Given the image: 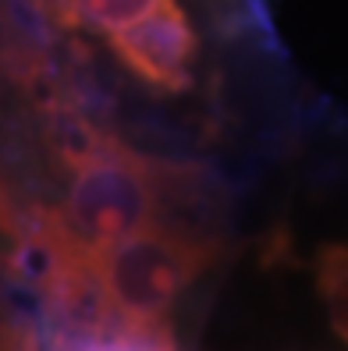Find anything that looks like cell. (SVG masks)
Masks as SVG:
<instances>
[{
  "label": "cell",
  "mask_w": 348,
  "mask_h": 351,
  "mask_svg": "<svg viewBox=\"0 0 348 351\" xmlns=\"http://www.w3.org/2000/svg\"><path fill=\"white\" fill-rule=\"evenodd\" d=\"M163 199V163L139 156L125 142L71 178L60 220L86 252L104 259L156 220Z\"/></svg>",
  "instance_id": "cell-1"
},
{
  "label": "cell",
  "mask_w": 348,
  "mask_h": 351,
  "mask_svg": "<svg viewBox=\"0 0 348 351\" xmlns=\"http://www.w3.org/2000/svg\"><path fill=\"white\" fill-rule=\"evenodd\" d=\"M217 259V241L150 223L104 256V280L121 316L167 319L174 302Z\"/></svg>",
  "instance_id": "cell-2"
},
{
  "label": "cell",
  "mask_w": 348,
  "mask_h": 351,
  "mask_svg": "<svg viewBox=\"0 0 348 351\" xmlns=\"http://www.w3.org/2000/svg\"><path fill=\"white\" fill-rule=\"evenodd\" d=\"M111 53L121 60V68L132 71L142 86L160 93H181L192 82V60H196V29L189 22L185 8L178 0L163 4L146 14L142 22L111 32L107 36Z\"/></svg>",
  "instance_id": "cell-3"
},
{
  "label": "cell",
  "mask_w": 348,
  "mask_h": 351,
  "mask_svg": "<svg viewBox=\"0 0 348 351\" xmlns=\"http://www.w3.org/2000/svg\"><path fill=\"white\" fill-rule=\"evenodd\" d=\"M43 117H47V146H50L54 160L71 174L93 167V163H100L121 146L111 132H104L96 121L75 110L68 99L50 96L43 107Z\"/></svg>",
  "instance_id": "cell-4"
},
{
  "label": "cell",
  "mask_w": 348,
  "mask_h": 351,
  "mask_svg": "<svg viewBox=\"0 0 348 351\" xmlns=\"http://www.w3.org/2000/svg\"><path fill=\"white\" fill-rule=\"evenodd\" d=\"M316 291L327 305L331 326L338 337L348 341V241L327 245L316 259Z\"/></svg>",
  "instance_id": "cell-5"
},
{
  "label": "cell",
  "mask_w": 348,
  "mask_h": 351,
  "mask_svg": "<svg viewBox=\"0 0 348 351\" xmlns=\"http://www.w3.org/2000/svg\"><path fill=\"white\" fill-rule=\"evenodd\" d=\"M163 0H82V14L86 22L111 32H121L135 22H142L146 14H153Z\"/></svg>",
  "instance_id": "cell-6"
},
{
  "label": "cell",
  "mask_w": 348,
  "mask_h": 351,
  "mask_svg": "<svg viewBox=\"0 0 348 351\" xmlns=\"http://www.w3.org/2000/svg\"><path fill=\"white\" fill-rule=\"evenodd\" d=\"M104 351H178L174 348V334L167 319H128L114 344H107Z\"/></svg>",
  "instance_id": "cell-7"
},
{
  "label": "cell",
  "mask_w": 348,
  "mask_h": 351,
  "mask_svg": "<svg viewBox=\"0 0 348 351\" xmlns=\"http://www.w3.org/2000/svg\"><path fill=\"white\" fill-rule=\"evenodd\" d=\"M32 8L39 11V18L60 32H78L86 25V14H82V0H32Z\"/></svg>",
  "instance_id": "cell-8"
}]
</instances>
